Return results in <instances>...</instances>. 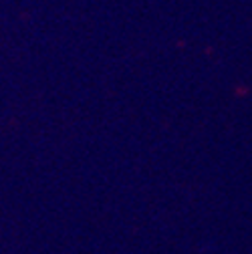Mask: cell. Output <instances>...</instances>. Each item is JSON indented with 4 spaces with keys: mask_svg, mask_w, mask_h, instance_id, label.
Masks as SVG:
<instances>
[]
</instances>
